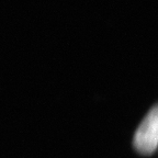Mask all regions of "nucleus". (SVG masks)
Wrapping results in <instances>:
<instances>
[{"instance_id":"1","label":"nucleus","mask_w":158,"mask_h":158,"mask_svg":"<svg viewBox=\"0 0 158 158\" xmlns=\"http://www.w3.org/2000/svg\"><path fill=\"white\" fill-rule=\"evenodd\" d=\"M133 144L143 155H151L158 148V104L151 109L138 125Z\"/></svg>"}]
</instances>
